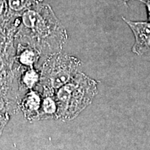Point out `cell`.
<instances>
[{
  "label": "cell",
  "mask_w": 150,
  "mask_h": 150,
  "mask_svg": "<svg viewBox=\"0 0 150 150\" xmlns=\"http://www.w3.org/2000/svg\"><path fill=\"white\" fill-rule=\"evenodd\" d=\"M68 35L50 5L38 2L19 17L15 45L32 47L44 60L62 52Z\"/></svg>",
  "instance_id": "6da1fadb"
},
{
  "label": "cell",
  "mask_w": 150,
  "mask_h": 150,
  "mask_svg": "<svg viewBox=\"0 0 150 150\" xmlns=\"http://www.w3.org/2000/svg\"><path fill=\"white\" fill-rule=\"evenodd\" d=\"M42 104V93L35 89L28 91L21 97L19 109L28 121H38Z\"/></svg>",
  "instance_id": "8992f818"
},
{
  "label": "cell",
  "mask_w": 150,
  "mask_h": 150,
  "mask_svg": "<svg viewBox=\"0 0 150 150\" xmlns=\"http://www.w3.org/2000/svg\"><path fill=\"white\" fill-rule=\"evenodd\" d=\"M7 2L8 11L6 22L20 17L26 11L38 3V0H7Z\"/></svg>",
  "instance_id": "30bf717a"
},
{
  "label": "cell",
  "mask_w": 150,
  "mask_h": 150,
  "mask_svg": "<svg viewBox=\"0 0 150 150\" xmlns=\"http://www.w3.org/2000/svg\"><path fill=\"white\" fill-rule=\"evenodd\" d=\"M8 11V7L7 0H0V27H2L6 21Z\"/></svg>",
  "instance_id": "8fae6325"
},
{
  "label": "cell",
  "mask_w": 150,
  "mask_h": 150,
  "mask_svg": "<svg viewBox=\"0 0 150 150\" xmlns=\"http://www.w3.org/2000/svg\"><path fill=\"white\" fill-rule=\"evenodd\" d=\"M16 52L14 33L8 32L0 27V75L13 69Z\"/></svg>",
  "instance_id": "5b68a950"
},
{
  "label": "cell",
  "mask_w": 150,
  "mask_h": 150,
  "mask_svg": "<svg viewBox=\"0 0 150 150\" xmlns=\"http://www.w3.org/2000/svg\"><path fill=\"white\" fill-rule=\"evenodd\" d=\"M97 93L96 81L79 72L55 92L57 119L64 121L74 119L91 104Z\"/></svg>",
  "instance_id": "7a4b0ae2"
},
{
  "label": "cell",
  "mask_w": 150,
  "mask_h": 150,
  "mask_svg": "<svg viewBox=\"0 0 150 150\" xmlns=\"http://www.w3.org/2000/svg\"><path fill=\"white\" fill-rule=\"evenodd\" d=\"M81 61L77 58L62 52L49 56L39 68V86L42 91L56 92L81 72Z\"/></svg>",
  "instance_id": "3957f363"
},
{
  "label": "cell",
  "mask_w": 150,
  "mask_h": 150,
  "mask_svg": "<svg viewBox=\"0 0 150 150\" xmlns=\"http://www.w3.org/2000/svg\"><path fill=\"white\" fill-rule=\"evenodd\" d=\"M20 67V66H19ZM20 74L18 76L19 94L21 98L25 93L30 90L35 89V87L40 83V73L36 67L24 68L20 67Z\"/></svg>",
  "instance_id": "ba28073f"
},
{
  "label": "cell",
  "mask_w": 150,
  "mask_h": 150,
  "mask_svg": "<svg viewBox=\"0 0 150 150\" xmlns=\"http://www.w3.org/2000/svg\"><path fill=\"white\" fill-rule=\"evenodd\" d=\"M140 2L143 3L145 5L146 9H147V20L150 22V0H138Z\"/></svg>",
  "instance_id": "7c38bea8"
},
{
  "label": "cell",
  "mask_w": 150,
  "mask_h": 150,
  "mask_svg": "<svg viewBox=\"0 0 150 150\" xmlns=\"http://www.w3.org/2000/svg\"><path fill=\"white\" fill-rule=\"evenodd\" d=\"M16 48L15 64L24 68L35 67L41 58L40 54L32 47L20 43L15 45Z\"/></svg>",
  "instance_id": "52a82bcc"
},
{
  "label": "cell",
  "mask_w": 150,
  "mask_h": 150,
  "mask_svg": "<svg viewBox=\"0 0 150 150\" xmlns=\"http://www.w3.org/2000/svg\"><path fill=\"white\" fill-rule=\"evenodd\" d=\"M129 26L135 38L132 52L138 56L150 52V22L131 21L122 18Z\"/></svg>",
  "instance_id": "277c9868"
},
{
  "label": "cell",
  "mask_w": 150,
  "mask_h": 150,
  "mask_svg": "<svg viewBox=\"0 0 150 150\" xmlns=\"http://www.w3.org/2000/svg\"><path fill=\"white\" fill-rule=\"evenodd\" d=\"M124 1H125V4H127L129 2V1H130V0H124Z\"/></svg>",
  "instance_id": "4fadbf2b"
},
{
  "label": "cell",
  "mask_w": 150,
  "mask_h": 150,
  "mask_svg": "<svg viewBox=\"0 0 150 150\" xmlns=\"http://www.w3.org/2000/svg\"><path fill=\"white\" fill-rule=\"evenodd\" d=\"M38 2H42V0H38Z\"/></svg>",
  "instance_id": "5bb4252c"
},
{
  "label": "cell",
  "mask_w": 150,
  "mask_h": 150,
  "mask_svg": "<svg viewBox=\"0 0 150 150\" xmlns=\"http://www.w3.org/2000/svg\"><path fill=\"white\" fill-rule=\"evenodd\" d=\"M41 104L38 120L57 119L58 107L55 99V92L42 91Z\"/></svg>",
  "instance_id": "9c48e42d"
}]
</instances>
